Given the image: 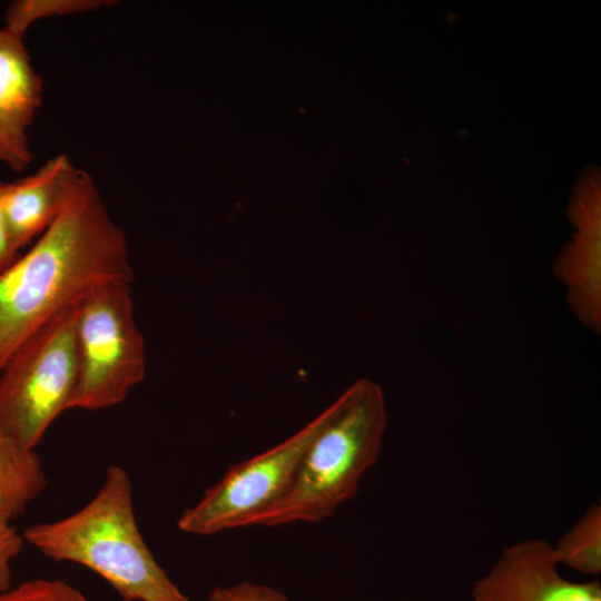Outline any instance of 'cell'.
I'll return each instance as SVG.
<instances>
[{"instance_id":"cell-1","label":"cell","mask_w":601,"mask_h":601,"mask_svg":"<svg viewBox=\"0 0 601 601\" xmlns=\"http://www.w3.org/2000/svg\"><path fill=\"white\" fill-rule=\"evenodd\" d=\"M131 278L125 233L91 176L76 168L57 218L0 273V372L60 313L101 286Z\"/></svg>"},{"instance_id":"cell-2","label":"cell","mask_w":601,"mask_h":601,"mask_svg":"<svg viewBox=\"0 0 601 601\" xmlns=\"http://www.w3.org/2000/svg\"><path fill=\"white\" fill-rule=\"evenodd\" d=\"M22 535L48 558L96 572L122 601H189L145 543L131 480L121 466L107 470L101 487L77 512L30 525Z\"/></svg>"},{"instance_id":"cell-3","label":"cell","mask_w":601,"mask_h":601,"mask_svg":"<svg viewBox=\"0 0 601 601\" xmlns=\"http://www.w3.org/2000/svg\"><path fill=\"white\" fill-rule=\"evenodd\" d=\"M336 410L308 446L287 493L252 525L316 523L353 499L377 462L387 427L381 386L367 378L349 385Z\"/></svg>"},{"instance_id":"cell-4","label":"cell","mask_w":601,"mask_h":601,"mask_svg":"<svg viewBox=\"0 0 601 601\" xmlns=\"http://www.w3.org/2000/svg\"><path fill=\"white\" fill-rule=\"evenodd\" d=\"M75 323L76 306L31 335L0 372V427L27 450L70 410L78 375Z\"/></svg>"},{"instance_id":"cell-5","label":"cell","mask_w":601,"mask_h":601,"mask_svg":"<svg viewBox=\"0 0 601 601\" xmlns=\"http://www.w3.org/2000/svg\"><path fill=\"white\" fill-rule=\"evenodd\" d=\"M129 284L101 286L76 305L78 375L70 408L115 406L146 375V346Z\"/></svg>"},{"instance_id":"cell-6","label":"cell","mask_w":601,"mask_h":601,"mask_svg":"<svg viewBox=\"0 0 601 601\" xmlns=\"http://www.w3.org/2000/svg\"><path fill=\"white\" fill-rule=\"evenodd\" d=\"M336 400L293 435L248 460L233 464L177 521L180 531L211 535L253 522L292 486L316 434L336 410Z\"/></svg>"},{"instance_id":"cell-7","label":"cell","mask_w":601,"mask_h":601,"mask_svg":"<svg viewBox=\"0 0 601 601\" xmlns=\"http://www.w3.org/2000/svg\"><path fill=\"white\" fill-rule=\"evenodd\" d=\"M552 545L540 539L505 548L474 581L473 601H601L599 580L571 581L560 573Z\"/></svg>"},{"instance_id":"cell-8","label":"cell","mask_w":601,"mask_h":601,"mask_svg":"<svg viewBox=\"0 0 601 601\" xmlns=\"http://www.w3.org/2000/svg\"><path fill=\"white\" fill-rule=\"evenodd\" d=\"M43 80L23 38L0 28V164L14 171L31 162L29 128L41 106Z\"/></svg>"},{"instance_id":"cell-9","label":"cell","mask_w":601,"mask_h":601,"mask_svg":"<svg viewBox=\"0 0 601 601\" xmlns=\"http://www.w3.org/2000/svg\"><path fill=\"white\" fill-rule=\"evenodd\" d=\"M574 243L555 262L554 274L566 285V300L583 326L601 328V215L593 191L578 200Z\"/></svg>"},{"instance_id":"cell-10","label":"cell","mask_w":601,"mask_h":601,"mask_svg":"<svg viewBox=\"0 0 601 601\" xmlns=\"http://www.w3.org/2000/svg\"><path fill=\"white\" fill-rule=\"evenodd\" d=\"M76 168L68 156L57 155L36 173L4 183L2 209L19 250L37 239L57 218Z\"/></svg>"},{"instance_id":"cell-11","label":"cell","mask_w":601,"mask_h":601,"mask_svg":"<svg viewBox=\"0 0 601 601\" xmlns=\"http://www.w3.org/2000/svg\"><path fill=\"white\" fill-rule=\"evenodd\" d=\"M47 484L36 451L20 446L0 427V519L20 516Z\"/></svg>"},{"instance_id":"cell-12","label":"cell","mask_w":601,"mask_h":601,"mask_svg":"<svg viewBox=\"0 0 601 601\" xmlns=\"http://www.w3.org/2000/svg\"><path fill=\"white\" fill-rule=\"evenodd\" d=\"M553 548L559 564L585 575L601 572V506L594 503Z\"/></svg>"},{"instance_id":"cell-13","label":"cell","mask_w":601,"mask_h":601,"mask_svg":"<svg viewBox=\"0 0 601 601\" xmlns=\"http://www.w3.org/2000/svg\"><path fill=\"white\" fill-rule=\"evenodd\" d=\"M110 0H17L6 10L4 26L19 37L39 20L80 14L112 6Z\"/></svg>"},{"instance_id":"cell-14","label":"cell","mask_w":601,"mask_h":601,"mask_svg":"<svg viewBox=\"0 0 601 601\" xmlns=\"http://www.w3.org/2000/svg\"><path fill=\"white\" fill-rule=\"evenodd\" d=\"M0 601H88L61 579H32L0 592Z\"/></svg>"},{"instance_id":"cell-15","label":"cell","mask_w":601,"mask_h":601,"mask_svg":"<svg viewBox=\"0 0 601 601\" xmlns=\"http://www.w3.org/2000/svg\"><path fill=\"white\" fill-rule=\"evenodd\" d=\"M208 601H288L287 597L265 584L242 581L229 587H216L209 595Z\"/></svg>"},{"instance_id":"cell-16","label":"cell","mask_w":601,"mask_h":601,"mask_svg":"<svg viewBox=\"0 0 601 601\" xmlns=\"http://www.w3.org/2000/svg\"><path fill=\"white\" fill-rule=\"evenodd\" d=\"M24 538L11 521L0 519V592L11 588L12 560L19 555Z\"/></svg>"},{"instance_id":"cell-17","label":"cell","mask_w":601,"mask_h":601,"mask_svg":"<svg viewBox=\"0 0 601 601\" xmlns=\"http://www.w3.org/2000/svg\"><path fill=\"white\" fill-rule=\"evenodd\" d=\"M3 189L4 183H0V273L10 266L19 256V249L12 239L2 209Z\"/></svg>"}]
</instances>
